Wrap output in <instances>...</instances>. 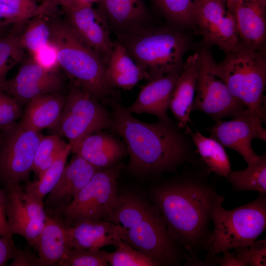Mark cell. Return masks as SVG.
<instances>
[{
	"label": "cell",
	"instance_id": "48",
	"mask_svg": "<svg viewBox=\"0 0 266 266\" xmlns=\"http://www.w3.org/2000/svg\"><path fill=\"white\" fill-rule=\"evenodd\" d=\"M101 0H77V2H82V3H88V4H92L93 2H100Z\"/></svg>",
	"mask_w": 266,
	"mask_h": 266
},
{
	"label": "cell",
	"instance_id": "45",
	"mask_svg": "<svg viewBox=\"0 0 266 266\" xmlns=\"http://www.w3.org/2000/svg\"><path fill=\"white\" fill-rule=\"evenodd\" d=\"M0 3H3L15 8L25 11L37 16L39 4L37 0H0Z\"/></svg>",
	"mask_w": 266,
	"mask_h": 266
},
{
	"label": "cell",
	"instance_id": "7",
	"mask_svg": "<svg viewBox=\"0 0 266 266\" xmlns=\"http://www.w3.org/2000/svg\"><path fill=\"white\" fill-rule=\"evenodd\" d=\"M123 166L120 162L98 169L71 201L62 208L66 221L74 224L84 220H103L118 199L117 180Z\"/></svg>",
	"mask_w": 266,
	"mask_h": 266
},
{
	"label": "cell",
	"instance_id": "3",
	"mask_svg": "<svg viewBox=\"0 0 266 266\" xmlns=\"http://www.w3.org/2000/svg\"><path fill=\"white\" fill-rule=\"evenodd\" d=\"M50 42L55 47L59 66L75 81V85L93 98L104 100L113 94L107 76V66L93 50L83 43L67 23L49 20Z\"/></svg>",
	"mask_w": 266,
	"mask_h": 266
},
{
	"label": "cell",
	"instance_id": "34",
	"mask_svg": "<svg viewBox=\"0 0 266 266\" xmlns=\"http://www.w3.org/2000/svg\"><path fill=\"white\" fill-rule=\"evenodd\" d=\"M165 16L181 26L195 24L199 0H154Z\"/></svg>",
	"mask_w": 266,
	"mask_h": 266
},
{
	"label": "cell",
	"instance_id": "2",
	"mask_svg": "<svg viewBox=\"0 0 266 266\" xmlns=\"http://www.w3.org/2000/svg\"><path fill=\"white\" fill-rule=\"evenodd\" d=\"M103 101L111 109L109 128L123 138L132 171L157 174L173 171L185 161L184 142L170 123L144 122L116 100L108 98Z\"/></svg>",
	"mask_w": 266,
	"mask_h": 266
},
{
	"label": "cell",
	"instance_id": "22",
	"mask_svg": "<svg viewBox=\"0 0 266 266\" xmlns=\"http://www.w3.org/2000/svg\"><path fill=\"white\" fill-rule=\"evenodd\" d=\"M198 65V53L187 58L170 100L168 108L176 119L180 128H189L190 115L196 90Z\"/></svg>",
	"mask_w": 266,
	"mask_h": 266
},
{
	"label": "cell",
	"instance_id": "13",
	"mask_svg": "<svg viewBox=\"0 0 266 266\" xmlns=\"http://www.w3.org/2000/svg\"><path fill=\"white\" fill-rule=\"evenodd\" d=\"M263 123L257 116L245 108L230 120L217 121L208 131L211 137L224 147L237 152L249 165L258 161L260 157L252 148V140L256 138L266 142V130Z\"/></svg>",
	"mask_w": 266,
	"mask_h": 266
},
{
	"label": "cell",
	"instance_id": "1",
	"mask_svg": "<svg viewBox=\"0 0 266 266\" xmlns=\"http://www.w3.org/2000/svg\"><path fill=\"white\" fill-rule=\"evenodd\" d=\"M225 197L202 180L187 178L153 190L152 199L171 238L193 259L203 248L215 204Z\"/></svg>",
	"mask_w": 266,
	"mask_h": 266
},
{
	"label": "cell",
	"instance_id": "20",
	"mask_svg": "<svg viewBox=\"0 0 266 266\" xmlns=\"http://www.w3.org/2000/svg\"><path fill=\"white\" fill-rule=\"evenodd\" d=\"M180 74L160 76L142 86L133 103L127 109L131 113H148L156 116L160 122L169 123L167 110Z\"/></svg>",
	"mask_w": 266,
	"mask_h": 266
},
{
	"label": "cell",
	"instance_id": "23",
	"mask_svg": "<svg viewBox=\"0 0 266 266\" xmlns=\"http://www.w3.org/2000/svg\"><path fill=\"white\" fill-rule=\"evenodd\" d=\"M265 8L257 0H240L233 13L239 38L258 51H261L266 41Z\"/></svg>",
	"mask_w": 266,
	"mask_h": 266
},
{
	"label": "cell",
	"instance_id": "27",
	"mask_svg": "<svg viewBox=\"0 0 266 266\" xmlns=\"http://www.w3.org/2000/svg\"><path fill=\"white\" fill-rule=\"evenodd\" d=\"M155 207L133 195L119 194L115 205L102 220L111 222L126 231L144 219Z\"/></svg>",
	"mask_w": 266,
	"mask_h": 266
},
{
	"label": "cell",
	"instance_id": "4",
	"mask_svg": "<svg viewBox=\"0 0 266 266\" xmlns=\"http://www.w3.org/2000/svg\"><path fill=\"white\" fill-rule=\"evenodd\" d=\"M149 80L167 74H180L189 45L180 31L151 24L117 39Z\"/></svg>",
	"mask_w": 266,
	"mask_h": 266
},
{
	"label": "cell",
	"instance_id": "9",
	"mask_svg": "<svg viewBox=\"0 0 266 266\" xmlns=\"http://www.w3.org/2000/svg\"><path fill=\"white\" fill-rule=\"evenodd\" d=\"M122 240L158 266L179 265L183 257L180 246L170 237L156 207L139 223L126 231Z\"/></svg>",
	"mask_w": 266,
	"mask_h": 266
},
{
	"label": "cell",
	"instance_id": "21",
	"mask_svg": "<svg viewBox=\"0 0 266 266\" xmlns=\"http://www.w3.org/2000/svg\"><path fill=\"white\" fill-rule=\"evenodd\" d=\"M98 168L75 154L65 166L58 182L48 194V205L62 208L69 203L87 184Z\"/></svg>",
	"mask_w": 266,
	"mask_h": 266
},
{
	"label": "cell",
	"instance_id": "16",
	"mask_svg": "<svg viewBox=\"0 0 266 266\" xmlns=\"http://www.w3.org/2000/svg\"><path fill=\"white\" fill-rule=\"evenodd\" d=\"M62 85L58 69H45L31 57L14 77L6 81L3 91L20 104L28 103L40 96L57 93Z\"/></svg>",
	"mask_w": 266,
	"mask_h": 266
},
{
	"label": "cell",
	"instance_id": "33",
	"mask_svg": "<svg viewBox=\"0 0 266 266\" xmlns=\"http://www.w3.org/2000/svg\"><path fill=\"white\" fill-rule=\"evenodd\" d=\"M68 143L57 133L42 135L35 151L32 171L38 176L60 155Z\"/></svg>",
	"mask_w": 266,
	"mask_h": 266
},
{
	"label": "cell",
	"instance_id": "10",
	"mask_svg": "<svg viewBox=\"0 0 266 266\" xmlns=\"http://www.w3.org/2000/svg\"><path fill=\"white\" fill-rule=\"evenodd\" d=\"M198 75L192 111H200L219 121L246 108L213 71L214 58L207 49L198 52Z\"/></svg>",
	"mask_w": 266,
	"mask_h": 266
},
{
	"label": "cell",
	"instance_id": "42",
	"mask_svg": "<svg viewBox=\"0 0 266 266\" xmlns=\"http://www.w3.org/2000/svg\"><path fill=\"white\" fill-rule=\"evenodd\" d=\"M249 266H266V240L254 241L249 246Z\"/></svg>",
	"mask_w": 266,
	"mask_h": 266
},
{
	"label": "cell",
	"instance_id": "32",
	"mask_svg": "<svg viewBox=\"0 0 266 266\" xmlns=\"http://www.w3.org/2000/svg\"><path fill=\"white\" fill-rule=\"evenodd\" d=\"M46 16H35L26 23L21 33V43L31 54L50 43L51 28Z\"/></svg>",
	"mask_w": 266,
	"mask_h": 266
},
{
	"label": "cell",
	"instance_id": "51",
	"mask_svg": "<svg viewBox=\"0 0 266 266\" xmlns=\"http://www.w3.org/2000/svg\"><path fill=\"white\" fill-rule=\"evenodd\" d=\"M1 141H0V145H1Z\"/></svg>",
	"mask_w": 266,
	"mask_h": 266
},
{
	"label": "cell",
	"instance_id": "6",
	"mask_svg": "<svg viewBox=\"0 0 266 266\" xmlns=\"http://www.w3.org/2000/svg\"><path fill=\"white\" fill-rule=\"evenodd\" d=\"M266 195L259 193L254 200L232 210L222 206L225 198L215 204L211 214L214 229L203 247L208 260L218 258L224 250L250 246L266 230Z\"/></svg>",
	"mask_w": 266,
	"mask_h": 266
},
{
	"label": "cell",
	"instance_id": "18",
	"mask_svg": "<svg viewBox=\"0 0 266 266\" xmlns=\"http://www.w3.org/2000/svg\"><path fill=\"white\" fill-rule=\"evenodd\" d=\"M70 250L96 251L107 246H116L126 231L111 222L84 220L66 227Z\"/></svg>",
	"mask_w": 266,
	"mask_h": 266
},
{
	"label": "cell",
	"instance_id": "11",
	"mask_svg": "<svg viewBox=\"0 0 266 266\" xmlns=\"http://www.w3.org/2000/svg\"><path fill=\"white\" fill-rule=\"evenodd\" d=\"M0 149V177L6 185L27 180L42 135L21 122L5 131Z\"/></svg>",
	"mask_w": 266,
	"mask_h": 266
},
{
	"label": "cell",
	"instance_id": "12",
	"mask_svg": "<svg viewBox=\"0 0 266 266\" xmlns=\"http://www.w3.org/2000/svg\"><path fill=\"white\" fill-rule=\"evenodd\" d=\"M5 211L12 234L23 236L35 248L47 215L43 201L23 190L18 183L6 185Z\"/></svg>",
	"mask_w": 266,
	"mask_h": 266
},
{
	"label": "cell",
	"instance_id": "49",
	"mask_svg": "<svg viewBox=\"0 0 266 266\" xmlns=\"http://www.w3.org/2000/svg\"><path fill=\"white\" fill-rule=\"evenodd\" d=\"M258 2L264 7H266V0H257Z\"/></svg>",
	"mask_w": 266,
	"mask_h": 266
},
{
	"label": "cell",
	"instance_id": "40",
	"mask_svg": "<svg viewBox=\"0 0 266 266\" xmlns=\"http://www.w3.org/2000/svg\"><path fill=\"white\" fill-rule=\"evenodd\" d=\"M249 246L234 248L233 253L230 252V250L223 251V257L218 264L221 266H248Z\"/></svg>",
	"mask_w": 266,
	"mask_h": 266
},
{
	"label": "cell",
	"instance_id": "50",
	"mask_svg": "<svg viewBox=\"0 0 266 266\" xmlns=\"http://www.w3.org/2000/svg\"><path fill=\"white\" fill-rule=\"evenodd\" d=\"M4 26H0V32L1 31V30L2 29V28Z\"/></svg>",
	"mask_w": 266,
	"mask_h": 266
},
{
	"label": "cell",
	"instance_id": "8",
	"mask_svg": "<svg viewBox=\"0 0 266 266\" xmlns=\"http://www.w3.org/2000/svg\"><path fill=\"white\" fill-rule=\"evenodd\" d=\"M111 113L99 100L74 85L66 97L59 122L53 129L72 145L85 136L109 128Z\"/></svg>",
	"mask_w": 266,
	"mask_h": 266
},
{
	"label": "cell",
	"instance_id": "43",
	"mask_svg": "<svg viewBox=\"0 0 266 266\" xmlns=\"http://www.w3.org/2000/svg\"><path fill=\"white\" fill-rule=\"evenodd\" d=\"M11 266H42L40 260L31 252L27 250L17 249L13 258V261L10 264Z\"/></svg>",
	"mask_w": 266,
	"mask_h": 266
},
{
	"label": "cell",
	"instance_id": "19",
	"mask_svg": "<svg viewBox=\"0 0 266 266\" xmlns=\"http://www.w3.org/2000/svg\"><path fill=\"white\" fill-rule=\"evenodd\" d=\"M71 145V152L100 168L114 166L128 154L125 144L112 135L99 131Z\"/></svg>",
	"mask_w": 266,
	"mask_h": 266
},
{
	"label": "cell",
	"instance_id": "29",
	"mask_svg": "<svg viewBox=\"0 0 266 266\" xmlns=\"http://www.w3.org/2000/svg\"><path fill=\"white\" fill-rule=\"evenodd\" d=\"M247 165L244 169L231 170L226 178L227 181L235 191H252L266 194V154Z\"/></svg>",
	"mask_w": 266,
	"mask_h": 266
},
{
	"label": "cell",
	"instance_id": "28",
	"mask_svg": "<svg viewBox=\"0 0 266 266\" xmlns=\"http://www.w3.org/2000/svg\"><path fill=\"white\" fill-rule=\"evenodd\" d=\"M186 133L191 136L206 169L226 178L232 169L229 157L224 147L216 139L206 137L198 131L194 132L188 128Z\"/></svg>",
	"mask_w": 266,
	"mask_h": 266
},
{
	"label": "cell",
	"instance_id": "30",
	"mask_svg": "<svg viewBox=\"0 0 266 266\" xmlns=\"http://www.w3.org/2000/svg\"><path fill=\"white\" fill-rule=\"evenodd\" d=\"M71 152V145L66 147L54 162L38 177V179L28 183L25 191L43 201L58 182L64 171L67 157Z\"/></svg>",
	"mask_w": 266,
	"mask_h": 266
},
{
	"label": "cell",
	"instance_id": "36",
	"mask_svg": "<svg viewBox=\"0 0 266 266\" xmlns=\"http://www.w3.org/2000/svg\"><path fill=\"white\" fill-rule=\"evenodd\" d=\"M106 251L70 250L66 257L57 265L60 266H107Z\"/></svg>",
	"mask_w": 266,
	"mask_h": 266
},
{
	"label": "cell",
	"instance_id": "24",
	"mask_svg": "<svg viewBox=\"0 0 266 266\" xmlns=\"http://www.w3.org/2000/svg\"><path fill=\"white\" fill-rule=\"evenodd\" d=\"M65 100L66 97L57 93L34 98L27 103L21 122L37 132L53 129L60 120Z\"/></svg>",
	"mask_w": 266,
	"mask_h": 266
},
{
	"label": "cell",
	"instance_id": "35",
	"mask_svg": "<svg viewBox=\"0 0 266 266\" xmlns=\"http://www.w3.org/2000/svg\"><path fill=\"white\" fill-rule=\"evenodd\" d=\"M112 252L106 251L108 263L112 266H156L150 258L121 240Z\"/></svg>",
	"mask_w": 266,
	"mask_h": 266
},
{
	"label": "cell",
	"instance_id": "38",
	"mask_svg": "<svg viewBox=\"0 0 266 266\" xmlns=\"http://www.w3.org/2000/svg\"><path fill=\"white\" fill-rule=\"evenodd\" d=\"M34 17L32 14L3 3H0V25L5 26L26 23Z\"/></svg>",
	"mask_w": 266,
	"mask_h": 266
},
{
	"label": "cell",
	"instance_id": "39",
	"mask_svg": "<svg viewBox=\"0 0 266 266\" xmlns=\"http://www.w3.org/2000/svg\"><path fill=\"white\" fill-rule=\"evenodd\" d=\"M31 55L37 64L45 69L54 70L60 67L56 48L50 42Z\"/></svg>",
	"mask_w": 266,
	"mask_h": 266
},
{
	"label": "cell",
	"instance_id": "26",
	"mask_svg": "<svg viewBox=\"0 0 266 266\" xmlns=\"http://www.w3.org/2000/svg\"><path fill=\"white\" fill-rule=\"evenodd\" d=\"M35 248L38 251L42 266L57 265L66 257L70 250L66 227L47 216Z\"/></svg>",
	"mask_w": 266,
	"mask_h": 266
},
{
	"label": "cell",
	"instance_id": "41",
	"mask_svg": "<svg viewBox=\"0 0 266 266\" xmlns=\"http://www.w3.org/2000/svg\"><path fill=\"white\" fill-rule=\"evenodd\" d=\"M77 0H41L38 5L37 15L53 17L61 7L64 12L72 7Z\"/></svg>",
	"mask_w": 266,
	"mask_h": 266
},
{
	"label": "cell",
	"instance_id": "47",
	"mask_svg": "<svg viewBox=\"0 0 266 266\" xmlns=\"http://www.w3.org/2000/svg\"><path fill=\"white\" fill-rule=\"evenodd\" d=\"M240 0H225L227 9L233 13L236 5Z\"/></svg>",
	"mask_w": 266,
	"mask_h": 266
},
{
	"label": "cell",
	"instance_id": "44",
	"mask_svg": "<svg viewBox=\"0 0 266 266\" xmlns=\"http://www.w3.org/2000/svg\"><path fill=\"white\" fill-rule=\"evenodd\" d=\"M17 250L12 239L0 236V266L6 265L13 259Z\"/></svg>",
	"mask_w": 266,
	"mask_h": 266
},
{
	"label": "cell",
	"instance_id": "15",
	"mask_svg": "<svg viewBox=\"0 0 266 266\" xmlns=\"http://www.w3.org/2000/svg\"><path fill=\"white\" fill-rule=\"evenodd\" d=\"M66 22L87 46L93 50L107 66L115 42L111 38L108 23L98 8L92 4L77 2L65 12Z\"/></svg>",
	"mask_w": 266,
	"mask_h": 266
},
{
	"label": "cell",
	"instance_id": "52",
	"mask_svg": "<svg viewBox=\"0 0 266 266\" xmlns=\"http://www.w3.org/2000/svg\"><path fill=\"white\" fill-rule=\"evenodd\" d=\"M223 0V1H225V0Z\"/></svg>",
	"mask_w": 266,
	"mask_h": 266
},
{
	"label": "cell",
	"instance_id": "25",
	"mask_svg": "<svg viewBox=\"0 0 266 266\" xmlns=\"http://www.w3.org/2000/svg\"><path fill=\"white\" fill-rule=\"evenodd\" d=\"M107 76L111 86L129 90L142 80H149L148 74L133 61L125 47L115 42L107 66Z\"/></svg>",
	"mask_w": 266,
	"mask_h": 266
},
{
	"label": "cell",
	"instance_id": "46",
	"mask_svg": "<svg viewBox=\"0 0 266 266\" xmlns=\"http://www.w3.org/2000/svg\"><path fill=\"white\" fill-rule=\"evenodd\" d=\"M6 194L0 190V236L12 239L6 214Z\"/></svg>",
	"mask_w": 266,
	"mask_h": 266
},
{
	"label": "cell",
	"instance_id": "17",
	"mask_svg": "<svg viewBox=\"0 0 266 266\" xmlns=\"http://www.w3.org/2000/svg\"><path fill=\"white\" fill-rule=\"evenodd\" d=\"M99 9L117 39L151 25L144 0H101Z\"/></svg>",
	"mask_w": 266,
	"mask_h": 266
},
{
	"label": "cell",
	"instance_id": "31",
	"mask_svg": "<svg viewBox=\"0 0 266 266\" xmlns=\"http://www.w3.org/2000/svg\"><path fill=\"white\" fill-rule=\"evenodd\" d=\"M24 24L15 25L13 30L0 38V89L3 90L9 70L24 57L21 43V33Z\"/></svg>",
	"mask_w": 266,
	"mask_h": 266
},
{
	"label": "cell",
	"instance_id": "37",
	"mask_svg": "<svg viewBox=\"0 0 266 266\" xmlns=\"http://www.w3.org/2000/svg\"><path fill=\"white\" fill-rule=\"evenodd\" d=\"M21 115L20 104L0 89V128L4 132L7 131L16 124Z\"/></svg>",
	"mask_w": 266,
	"mask_h": 266
},
{
	"label": "cell",
	"instance_id": "5",
	"mask_svg": "<svg viewBox=\"0 0 266 266\" xmlns=\"http://www.w3.org/2000/svg\"><path fill=\"white\" fill-rule=\"evenodd\" d=\"M212 69L231 94L265 123L266 61L261 51L239 41L233 49L225 53L221 62L217 63L214 60Z\"/></svg>",
	"mask_w": 266,
	"mask_h": 266
},
{
	"label": "cell",
	"instance_id": "14",
	"mask_svg": "<svg viewBox=\"0 0 266 266\" xmlns=\"http://www.w3.org/2000/svg\"><path fill=\"white\" fill-rule=\"evenodd\" d=\"M224 2L200 0L195 24L205 43L217 46L225 53L233 49L240 40L234 14L227 9Z\"/></svg>",
	"mask_w": 266,
	"mask_h": 266
}]
</instances>
